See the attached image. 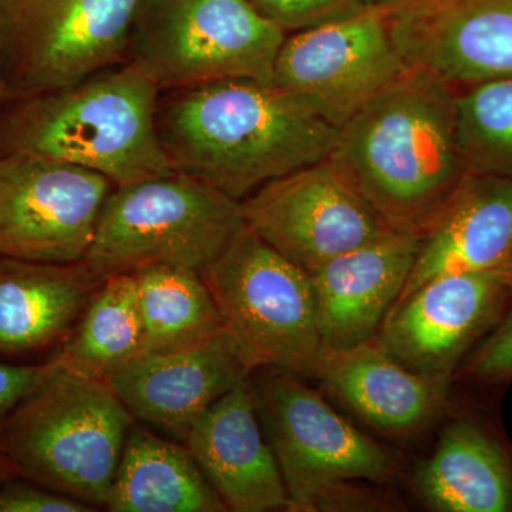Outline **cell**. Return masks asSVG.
<instances>
[{"mask_svg": "<svg viewBox=\"0 0 512 512\" xmlns=\"http://www.w3.org/2000/svg\"><path fill=\"white\" fill-rule=\"evenodd\" d=\"M453 383L498 390L512 383V305L461 362Z\"/></svg>", "mask_w": 512, "mask_h": 512, "instance_id": "484cf974", "label": "cell"}, {"mask_svg": "<svg viewBox=\"0 0 512 512\" xmlns=\"http://www.w3.org/2000/svg\"><path fill=\"white\" fill-rule=\"evenodd\" d=\"M409 64L394 42L383 5L286 36L272 84L335 127L402 76Z\"/></svg>", "mask_w": 512, "mask_h": 512, "instance_id": "8fae6325", "label": "cell"}, {"mask_svg": "<svg viewBox=\"0 0 512 512\" xmlns=\"http://www.w3.org/2000/svg\"><path fill=\"white\" fill-rule=\"evenodd\" d=\"M114 184L77 165L0 151V256L79 264Z\"/></svg>", "mask_w": 512, "mask_h": 512, "instance_id": "30bf717a", "label": "cell"}, {"mask_svg": "<svg viewBox=\"0 0 512 512\" xmlns=\"http://www.w3.org/2000/svg\"><path fill=\"white\" fill-rule=\"evenodd\" d=\"M369 5H383V3L390 2V0H365Z\"/></svg>", "mask_w": 512, "mask_h": 512, "instance_id": "4dcf8cb0", "label": "cell"}, {"mask_svg": "<svg viewBox=\"0 0 512 512\" xmlns=\"http://www.w3.org/2000/svg\"><path fill=\"white\" fill-rule=\"evenodd\" d=\"M286 35L350 18L370 8L365 0H248Z\"/></svg>", "mask_w": 512, "mask_h": 512, "instance_id": "4316f807", "label": "cell"}, {"mask_svg": "<svg viewBox=\"0 0 512 512\" xmlns=\"http://www.w3.org/2000/svg\"><path fill=\"white\" fill-rule=\"evenodd\" d=\"M141 0H0V70L23 97L126 63Z\"/></svg>", "mask_w": 512, "mask_h": 512, "instance_id": "9c48e42d", "label": "cell"}, {"mask_svg": "<svg viewBox=\"0 0 512 512\" xmlns=\"http://www.w3.org/2000/svg\"><path fill=\"white\" fill-rule=\"evenodd\" d=\"M201 276L225 329L254 369L313 376L323 340L311 274L245 225Z\"/></svg>", "mask_w": 512, "mask_h": 512, "instance_id": "ba28073f", "label": "cell"}, {"mask_svg": "<svg viewBox=\"0 0 512 512\" xmlns=\"http://www.w3.org/2000/svg\"><path fill=\"white\" fill-rule=\"evenodd\" d=\"M328 157L393 231L420 237L470 171L456 87L409 67L339 128Z\"/></svg>", "mask_w": 512, "mask_h": 512, "instance_id": "7a4b0ae2", "label": "cell"}, {"mask_svg": "<svg viewBox=\"0 0 512 512\" xmlns=\"http://www.w3.org/2000/svg\"><path fill=\"white\" fill-rule=\"evenodd\" d=\"M101 282L83 262L45 264L0 256V356L59 349Z\"/></svg>", "mask_w": 512, "mask_h": 512, "instance_id": "44dd1931", "label": "cell"}, {"mask_svg": "<svg viewBox=\"0 0 512 512\" xmlns=\"http://www.w3.org/2000/svg\"><path fill=\"white\" fill-rule=\"evenodd\" d=\"M286 36L248 0H141L126 62L160 92L222 80L271 84Z\"/></svg>", "mask_w": 512, "mask_h": 512, "instance_id": "52a82bcc", "label": "cell"}, {"mask_svg": "<svg viewBox=\"0 0 512 512\" xmlns=\"http://www.w3.org/2000/svg\"><path fill=\"white\" fill-rule=\"evenodd\" d=\"M160 89L130 63L63 89L23 97L2 127V151L87 168L124 185L171 173L157 130Z\"/></svg>", "mask_w": 512, "mask_h": 512, "instance_id": "3957f363", "label": "cell"}, {"mask_svg": "<svg viewBox=\"0 0 512 512\" xmlns=\"http://www.w3.org/2000/svg\"><path fill=\"white\" fill-rule=\"evenodd\" d=\"M259 419L274 450L289 512L386 511L396 504L373 485L403 471L399 451L357 429L298 375L252 372Z\"/></svg>", "mask_w": 512, "mask_h": 512, "instance_id": "277c9868", "label": "cell"}, {"mask_svg": "<svg viewBox=\"0 0 512 512\" xmlns=\"http://www.w3.org/2000/svg\"><path fill=\"white\" fill-rule=\"evenodd\" d=\"M131 274L143 322V353L190 348L225 329L201 272L147 265Z\"/></svg>", "mask_w": 512, "mask_h": 512, "instance_id": "cb8c5ba5", "label": "cell"}, {"mask_svg": "<svg viewBox=\"0 0 512 512\" xmlns=\"http://www.w3.org/2000/svg\"><path fill=\"white\" fill-rule=\"evenodd\" d=\"M313 376L363 424L394 440L413 439L441 420L454 386L400 365L375 339L323 348Z\"/></svg>", "mask_w": 512, "mask_h": 512, "instance_id": "ac0fdd59", "label": "cell"}, {"mask_svg": "<svg viewBox=\"0 0 512 512\" xmlns=\"http://www.w3.org/2000/svg\"><path fill=\"white\" fill-rule=\"evenodd\" d=\"M106 510L228 511L184 443L163 439L136 423L128 433Z\"/></svg>", "mask_w": 512, "mask_h": 512, "instance_id": "7402d4cb", "label": "cell"}, {"mask_svg": "<svg viewBox=\"0 0 512 512\" xmlns=\"http://www.w3.org/2000/svg\"><path fill=\"white\" fill-rule=\"evenodd\" d=\"M495 272L500 275V278L503 279L504 284L507 285L512 292V254L510 255V258L505 261V264Z\"/></svg>", "mask_w": 512, "mask_h": 512, "instance_id": "f546056e", "label": "cell"}, {"mask_svg": "<svg viewBox=\"0 0 512 512\" xmlns=\"http://www.w3.org/2000/svg\"><path fill=\"white\" fill-rule=\"evenodd\" d=\"M93 507L0 470V512H93Z\"/></svg>", "mask_w": 512, "mask_h": 512, "instance_id": "83f0119b", "label": "cell"}, {"mask_svg": "<svg viewBox=\"0 0 512 512\" xmlns=\"http://www.w3.org/2000/svg\"><path fill=\"white\" fill-rule=\"evenodd\" d=\"M457 127L468 170L512 178V77L457 89Z\"/></svg>", "mask_w": 512, "mask_h": 512, "instance_id": "d4e9b609", "label": "cell"}, {"mask_svg": "<svg viewBox=\"0 0 512 512\" xmlns=\"http://www.w3.org/2000/svg\"><path fill=\"white\" fill-rule=\"evenodd\" d=\"M49 366L50 359L35 365L0 362V430L23 397L46 375Z\"/></svg>", "mask_w": 512, "mask_h": 512, "instance_id": "f1b7e54d", "label": "cell"}, {"mask_svg": "<svg viewBox=\"0 0 512 512\" xmlns=\"http://www.w3.org/2000/svg\"><path fill=\"white\" fill-rule=\"evenodd\" d=\"M511 305V289L495 271L439 276L400 296L375 340L412 372L453 382Z\"/></svg>", "mask_w": 512, "mask_h": 512, "instance_id": "4fadbf2b", "label": "cell"}, {"mask_svg": "<svg viewBox=\"0 0 512 512\" xmlns=\"http://www.w3.org/2000/svg\"><path fill=\"white\" fill-rule=\"evenodd\" d=\"M383 8L410 67L456 89L512 77V0H390Z\"/></svg>", "mask_w": 512, "mask_h": 512, "instance_id": "9a60e30c", "label": "cell"}, {"mask_svg": "<svg viewBox=\"0 0 512 512\" xmlns=\"http://www.w3.org/2000/svg\"><path fill=\"white\" fill-rule=\"evenodd\" d=\"M254 370L224 329L190 348L141 353L106 383L137 423L183 443L194 421Z\"/></svg>", "mask_w": 512, "mask_h": 512, "instance_id": "2e32d148", "label": "cell"}, {"mask_svg": "<svg viewBox=\"0 0 512 512\" xmlns=\"http://www.w3.org/2000/svg\"><path fill=\"white\" fill-rule=\"evenodd\" d=\"M136 420L103 380L77 375L50 357L46 375L0 430V470L106 508Z\"/></svg>", "mask_w": 512, "mask_h": 512, "instance_id": "5b68a950", "label": "cell"}, {"mask_svg": "<svg viewBox=\"0 0 512 512\" xmlns=\"http://www.w3.org/2000/svg\"><path fill=\"white\" fill-rule=\"evenodd\" d=\"M136 279L107 276L52 359L90 379H107L143 353Z\"/></svg>", "mask_w": 512, "mask_h": 512, "instance_id": "603a6c76", "label": "cell"}, {"mask_svg": "<svg viewBox=\"0 0 512 512\" xmlns=\"http://www.w3.org/2000/svg\"><path fill=\"white\" fill-rule=\"evenodd\" d=\"M156 120L174 171L239 202L325 160L339 136L298 97L249 79L161 92Z\"/></svg>", "mask_w": 512, "mask_h": 512, "instance_id": "6da1fadb", "label": "cell"}, {"mask_svg": "<svg viewBox=\"0 0 512 512\" xmlns=\"http://www.w3.org/2000/svg\"><path fill=\"white\" fill-rule=\"evenodd\" d=\"M183 443L228 511L288 510V491L259 419L251 376L205 410Z\"/></svg>", "mask_w": 512, "mask_h": 512, "instance_id": "e0dca14e", "label": "cell"}, {"mask_svg": "<svg viewBox=\"0 0 512 512\" xmlns=\"http://www.w3.org/2000/svg\"><path fill=\"white\" fill-rule=\"evenodd\" d=\"M451 396L433 451L412 477L421 504L437 512H512V443L503 429L497 394L464 386Z\"/></svg>", "mask_w": 512, "mask_h": 512, "instance_id": "5bb4252c", "label": "cell"}, {"mask_svg": "<svg viewBox=\"0 0 512 512\" xmlns=\"http://www.w3.org/2000/svg\"><path fill=\"white\" fill-rule=\"evenodd\" d=\"M3 89H5V82H3L2 70H0V94H2Z\"/></svg>", "mask_w": 512, "mask_h": 512, "instance_id": "1f68e13d", "label": "cell"}, {"mask_svg": "<svg viewBox=\"0 0 512 512\" xmlns=\"http://www.w3.org/2000/svg\"><path fill=\"white\" fill-rule=\"evenodd\" d=\"M244 228L241 202L171 171L111 190L83 264L101 279L147 265L201 272Z\"/></svg>", "mask_w": 512, "mask_h": 512, "instance_id": "8992f818", "label": "cell"}, {"mask_svg": "<svg viewBox=\"0 0 512 512\" xmlns=\"http://www.w3.org/2000/svg\"><path fill=\"white\" fill-rule=\"evenodd\" d=\"M245 225L308 274L393 231L329 157L241 201Z\"/></svg>", "mask_w": 512, "mask_h": 512, "instance_id": "7c38bea8", "label": "cell"}, {"mask_svg": "<svg viewBox=\"0 0 512 512\" xmlns=\"http://www.w3.org/2000/svg\"><path fill=\"white\" fill-rule=\"evenodd\" d=\"M419 237L390 231L313 272L323 348L348 349L375 339L407 284Z\"/></svg>", "mask_w": 512, "mask_h": 512, "instance_id": "d6986e66", "label": "cell"}, {"mask_svg": "<svg viewBox=\"0 0 512 512\" xmlns=\"http://www.w3.org/2000/svg\"><path fill=\"white\" fill-rule=\"evenodd\" d=\"M512 254V178L468 171L419 237L402 295L439 276L500 269Z\"/></svg>", "mask_w": 512, "mask_h": 512, "instance_id": "ffe728a7", "label": "cell"}]
</instances>
